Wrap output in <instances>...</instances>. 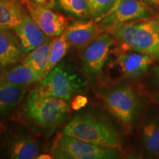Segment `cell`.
Masks as SVG:
<instances>
[{"mask_svg":"<svg viewBox=\"0 0 159 159\" xmlns=\"http://www.w3.org/2000/svg\"><path fill=\"white\" fill-rule=\"evenodd\" d=\"M69 47L70 45L67 41L63 33L59 36L55 37V39L52 40L48 62H47V66L43 71L42 78L47 74H49V71H51V70H52L58 64L60 61L67 53Z\"/></svg>","mask_w":159,"mask_h":159,"instance_id":"20","label":"cell"},{"mask_svg":"<svg viewBox=\"0 0 159 159\" xmlns=\"http://www.w3.org/2000/svg\"><path fill=\"white\" fill-rule=\"evenodd\" d=\"M42 74L39 71L21 63L12 66L0 72V82L15 85H27L40 81Z\"/></svg>","mask_w":159,"mask_h":159,"instance_id":"15","label":"cell"},{"mask_svg":"<svg viewBox=\"0 0 159 159\" xmlns=\"http://www.w3.org/2000/svg\"><path fill=\"white\" fill-rule=\"evenodd\" d=\"M70 109L66 100L41 95L36 88L27 95L22 106V115L33 130L49 136L64 122Z\"/></svg>","mask_w":159,"mask_h":159,"instance_id":"1","label":"cell"},{"mask_svg":"<svg viewBox=\"0 0 159 159\" xmlns=\"http://www.w3.org/2000/svg\"><path fill=\"white\" fill-rule=\"evenodd\" d=\"M27 14L21 0H0V29L13 30Z\"/></svg>","mask_w":159,"mask_h":159,"instance_id":"17","label":"cell"},{"mask_svg":"<svg viewBox=\"0 0 159 159\" xmlns=\"http://www.w3.org/2000/svg\"><path fill=\"white\" fill-rule=\"evenodd\" d=\"M102 32L95 20H81L69 25L63 34L70 46L85 48Z\"/></svg>","mask_w":159,"mask_h":159,"instance_id":"10","label":"cell"},{"mask_svg":"<svg viewBox=\"0 0 159 159\" xmlns=\"http://www.w3.org/2000/svg\"><path fill=\"white\" fill-rule=\"evenodd\" d=\"M147 6L153 7H159V0H140Z\"/></svg>","mask_w":159,"mask_h":159,"instance_id":"26","label":"cell"},{"mask_svg":"<svg viewBox=\"0 0 159 159\" xmlns=\"http://www.w3.org/2000/svg\"><path fill=\"white\" fill-rule=\"evenodd\" d=\"M36 158L38 159H49L52 158V156L51 155H47V154H39Z\"/></svg>","mask_w":159,"mask_h":159,"instance_id":"27","label":"cell"},{"mask_svg":"<svg viewBox=\"0 0 159 159\" xmlns=\"http://www.w3.org/2000/svg\"><path fill=\"white\" fill-rule=\"evenodd\" d=\"M13 30L19 39L24 55L52 40L38 27L28 13Z\"/></svg>","mask_w":159,"mask_h":159,"instance_id":"11","label":"cell"},{"mask_svg":"<svg viewBox=\"0 0 159 159\" xmlns=\"http://www.w3.org/2000/svg\"><path fill=\"white\" fill-rule=\"evenodd\" d=\"M117 0H88L90 16L97 21L112 9Z\"/></svg>","mask_w":159,"mask_h":159,"instance_id":"23","label":"cell"},{"mask_svg":"<svg viewBox=\"0 0 159 159\" xmlns=\"http://www.w3.org/2000/svg\"><path fill=\"white\" fill-rule=\"evenodd\" d=\"M156 74H157V75H158V79H159V66L156 68Z\"/></svg>","mask_w":159,"mask_h":159,"instance_id":"28","label":"cell"},{"mask_svg":"<svg viewBox=\"0 0 159 159\" xmlns=\"http://www.w3.org/2000/svg\"><path fill=\"white\" fill-rule=\"evenodd\" d=\"M116 64L125 77L138 78L145 74L152 62L151 57L139 52H123L116 59Z\"/></svg>","mask_w":159,"mask_h":159,"instance_id":"14","label":"cell"},{"mask_svg":"<svg viewBox=\"0 0 159 159\" xmlns=\"http://www.w3.org/2000/svg\"><path fill=\"white\" fill-rule=\"evenodd\" d=\"M2 147L5 155L10 158L33 159L40 154L37 141L28 133L20 129L6 133L2 139Z\"/></svg>","mask_w":159,"mask_h":159,"instance_id":"9","label":"cell"},{"mask_svg":"<svg viewBox=\"0 0 159 159\" xmlns=\"http://www.w3.org/2000/svg\"><path fill=\"white\" fill-rule=\"evenodd\" d=\"M51 41L43 43L26 54L21 58V63L34 69L43 75V71L48 62L49 51L51 48Z\"/></svg>","mask_w":159,"mask_h":159,"instance_id":"19","label":"cell"},{"mask_svg":"<svg viewBox=\"0 0 159 159\" xmlns=\"http://www.w3.org/2000/svg\"><path fill=\"white\" fill-rule=\"evenodd\" d=\"M62 134L97 146L122 148V138L114 127L90 111H81L65 125Z\"/></svg>","mask_w":159,"mask_h":159,"instance_id":"2","label":"cell"},{"mask_svg":"<svg viewBox=\"0 0 159 159\" xmlns=\"http://www.w3.org/2000/svg\"><path fill=\"white\" fill-rule=\"evenodd\" d=\"M158 20H159V19H158Z\"/></svg>","mask_w":159,"mask_h":159,"instance_id":"29","label":"cell"},{"mask_svg":"<svg viewBox=\"0 0 159 159\" xmlns=\"http://www.w3.org/2000/svg\"><path fill=\"white\" fill-rule=\"evenodd\" d=\"M88 102V99L84 96L80 94H77L74 97L72 102H71V108L73 110L78 111L80 109L83 108L85 106V105Z\"/></svg>","mask_w":159,"mask_h":159,"instance_id":"24","label":"cell"},{"mask_svg":"<svg viewBox=\"0 0 159 159\" xmlns=\"http://www.w3.org/2000/svg\"><path fill=\"white\" fill-rule=\"evenodd\" d=\"M150 16L148 6L140 0H117L112 9L96 21L105 31L119 24L146 20Z\"/></svg>","mask_w":159,"mask_h":159,"instance_id":"5","label":"cell"},{"mask_svg":"<svg viewBox=\"0 0 159 159\" xmlns=\"http://www.w3.org/2000/svg\"><path fill=\"white\" fill-rule=\"evenodd\" d=\"M118 151L61 134L53 142L50 155L52 158L57 159H111L117 158Z\"/></svg>","mask_w":159,"mask_h":159,"instance_id":"4","label":"cell"},{"mask_svg":"<svg viewBox=\"0 0 159 159\" xmlns=\"http://www.w3.org/2000/svg\"><path fill=\"white\" fill-rule=\"evenodd\" d=\"M31 1L50 9L54 8L56 4V0H31Z\"/></svg>","mask_w":159,"mask_h":159,"instance_id":"25","label":"cell"},{"mask_svg":"<svg viewBox=\"0 0 159 159\" xmlns=\"http://www.w3.org/2000/svg\"><path fill=\"white\" fill-rule=\"evenodd\" d=\"M135 52L150 57H159V20L139 23Z\"/></svg>","mask_w":159,"mask_h":159,"instance_id":"12","label":"cell"},{"mask_svg":"<svg viewBox=\"0 0 159 159\" xmlns=\"http://www.w3.org/2000/svg\"><path fill=\"white\" fill-rule=\"evenodd\" d=\"M27 85H15L0 82V118H5L25 98Z\"/></svg>","mask_w":159,"mask_h":159,"instance_id":"16","label":"cell"},{"mask_svg":"<svg viewBox=\"0 0 159 159\" xmlns=\"http://www.w3.org/2000/svg\"><path fill=\"white\" fill-rule=\"evenodd\" d=\"M105 103L109 111L123 124L132 122L137 108L134 91L128 85H122L109 91L105 95Z\"/></svg>","mask_w":159,"mask_h":159,"instance_id":"7","label":"cell"},{"mask_svg":"<svg viewBox=\"0 0 159 159\" xmlns=\"http://www.w3.org/2000/svg\"><path fill=\"white\" fill-rule=\"evenodd\" d=\"M85 83L78 73L64 63H58L40 80L38 90L41 95L69 101L82 92Z\"/></svg>","mask_w":159,"mask_h":159,"instance_id":"3","label":"cell"},{"mask_svg":"<svg viewBox=\"0 0 159 159\" xmlns=\"http://www.w3.org/2000/svg\"><path fill=\"white\" fill-rule=\"evenodd\" d=\"M145 148L151 155H159V122L152 120L144 125L142 130Z\"/></svg>","mask_w":159,"mask_h":159,"instance_id":"21","label":"cell"},{"mask_svg":"<svg viewBox=\"0 0 159 159\" xmlns=\"http://www.w3.org/2000/svg\"><path fill=\"white\" fill-rule=\"evenodd\" d=\"M115 43V40L108 33H101L89 46L83 52V71L89 75L101 74L108 58L109 54Z\"/></svg>","mask_w":159,"mask_h":159,"instance_id":"8","label":"cell"},{"mask_svg":"<svg viewBox=\"0 0 159 159\" xmlns=\"http://www.w3.org/2000/svg\"><path fill=\"white\" fill-rule=\"evenodd\" d=\"M57 5L67 13L79 19H88L90 16L88 0H57Z\"/></svg>","mask_w":159,"mask_h":159,"instance_id":"22","label":"cell"},{"mask_svg":"<svg viewBox=\"0 0 159 159\" xmlns=\"http://www.w3.org/2000/svg\"><path fill=\"white\" fill-rule=\"evenodd\" d=\"M27 13L38 27L47 36L55 38L62 35L69 26L66 17L48 7H43L31 0H21Z\"/></svg>","mask_w":159,"mask_h":159,"instance_id":"6","label":"cell"},{"mask_svg":"<svg viewBox=\"0 0 159 159\" xmlns=\"http://www.w3.org/2000/svg\"><path fill=\"white\" fill-rule=\"evenodd\" d=\"M22 49L13 30L0 29V72L21 61Z\"/></svg>","mask_w":159,"mask_h":159,"instance_id":"13","label":"cell"},{"mask_svg":"<svg viewBox=\"0 0 159 159\" xmlns=\"http://www.w3.org/2000/svg\"><path fill=\"white\" fill-rule=\"evenodd\" d=\"M138 25L139 23L136 21H128L112 26L105 30V32L114 38L123 51L135 52Z\"/></svg>","mask_w":159,"mask_h":159,"instance_id":"18","label":"cell"}]
</instances>
